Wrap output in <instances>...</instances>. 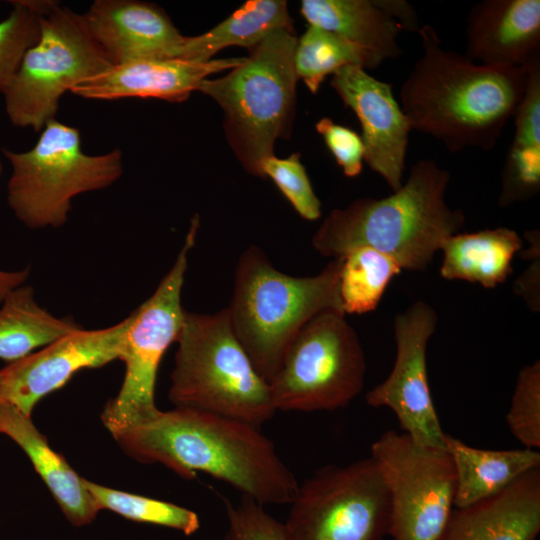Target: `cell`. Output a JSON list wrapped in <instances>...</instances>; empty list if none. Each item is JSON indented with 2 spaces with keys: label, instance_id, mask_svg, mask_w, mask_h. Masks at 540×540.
I'll list each match as a JSON object with an SVG mask.
<instances>
[{
  "label": "cell",
  "instance_id": "obj_1",
  "mask_svg": "<svg viewBox=\"0 0 540 540\" xmlns=\"http://www.w3.org/2000/svg\"><path fill=\"white\" fill-rule=\"evenodd\" d=\"M115 440L140 462L163 464L187 479L209 474L261 505L291 504L299 487L259 427L222 415L159 411Z\"/></svg>",
  "mask_w": 540,
  "mask_h": 540
},
{
  "label": "cell",
  "instance_id": "obj_2",
  "mask_svg": "<svg viewBox=\"0 0 540 540\" xmlns=\"http://www.w3.org/2000/svg\"><path fill=\"white\" fill-rule=\"evenodd\" d=\"M417 32L423 52L400 91L411 128L451 152L492 149L524 96L526 66L475 64L445 50L432 26L425 24Z\"/></svg>",
  "mask_w": 540,
  "mask_h": 540
},
{
  "label": "cell",
  "instance_id": "obj_3",
  "mask_svg": "<svg viewBox=\"0 0 540 540\" xmlns=\"http://www.w3.org/2000/svg\"><path fill=\"white\" fill-rule=\"evenodd\" d=\"M449 182V171L433 159H421L392 194L359 198L332 210L313 235L312 246L332 258L370 247L390 256L402 270L423 271L443 242L465 224L464 213L446 202Z\"/></svg>",
  "mask_w": 540,
  "mask_h": 540
},
{
  "label": "cell",
  "instance_id": "obj_4",
  "mask_svg": "<svg viewBox=\"0 0 540 540\" xmlns=\"http://www.w3.org/2000/svg\"><path fill=\"white\" fill-rule=\"evenodd\" d=\"M341 265L342 257L333 258L319 274L296 277L277 270L255 245L240 256L227 310L238 341L268 384L308 321L324 310L343 312Z\"/></svg>",
  "mask_w": 540,
  "mask_h": 540
},
{
  "label": "cell",
  "instance_id": "obj_5",
  "mask_svg": "<svg viewBox=\"0 0 540 540\" xmlns=\"http://www.w3.org/2000/svg\"><path fill=\"white\" fill-rule=\"evenodd\" d=\"M294 28L267 35L224 77L204 79L198 90L224 113L227 140L245 170L258 177L262 162L274 156L278 138H288L295 112Z\"/></svg>",
  "mask_w": 540,
  "mask_h": 540
},
{
  "label": "cell",
  "instance_id": "obj_6",
  "mask_svg": "<svg viewBox=\"0 0 540 540\" xmlns=\"http://www.w3.org/2000/svg\"><path fill=\"white\" fill-rule=\"evenodd\" d=\"M169 399L187 408L241 420L256 427L276 412L269 384L238 341L227 308L185 313L177 337Z\"/></svg>",
  "mask_w": 540,
  "mask_h": 540
},
{
  "label": "cell",
  "instance_id": "obj_7",
  "mask_svg": "<svg viewBox=\"0 0 540 540\" xmlns=\"http://www.w3.org/2000/svg\"><path fill=\"white\" fill-rule=\"evenodd\" d=\"M2 153L12 168L8 205L32 229L63 225L75 196L107 188L123 172L119 148L88 155L81 149L79 130L56 119L44 126L28 151L3 148Z\"/></svg>",
  "mask_w": 540,
  "mask_h": 540
},
{
  "label": "cell",
  "instance_id": "obj_8",
  "mask_svg": "<svg viewBox=\"0 0 540 540\" xmlns=\"http://www.w3.org/2000/svg\"><path fill=\"white\" fill-rule=\"evenodd\" d=\"M112 66L83 14L42 1L39 39L2 93L6 114L14 126L41 132L65 92Z\"/></svg>",
  "mask_w": 540,
  "mask_h": 540
},
{
  "label": "cell",
  "instance_id": "obj_9",
  "mask_svg": "<svg viewBox=\"0 0 540 540\" xmlns=\"http://www.w3.org/2000/svg\"><path fill=\"white\" fill-rule=\"evenodd\" d=\"M364 352L345 313L324 310L308 321L289 346L270 382L275 410L332 411L363 389Z\"/></svg>",
  "mask_w": 540,
  "mask_h": 540
},
{
  "label": "cell",
  "instance_id": "obj_10",
  "mask_svg": "<svg viewBox=\"0 0 540 540\" xmlns=\"http://www.w3.org/2000/svg\"><path fill=\"white\" fill-rule=\"evenodd\" d=\"M199 226V215L195 214L174 265L152 296L129 315L119 358L126 366L124 380L117 396L107 402L101 413V420L114 439L160 411L154 401L157 372L184 322L186 311L181 304V292L188 254Z\"/></svg>",
  "mask_w": 540,
  "mask_h": 540
},
{
  "label": "cell",
  "instance_id": "obj_11",
  "mask_svg": "<svg viewBox=\"0 0 540 540\" xmlns=\"http://www.w3.org/2000/svg\"><path fill=\"white\" fill-rule=\"evenodd\" d=\"M284 524L291 540H385L390 498L373 459L317 470L299 485Z\"/></svg>",
  "mask_w": 540,
  "mask_h": 540
},
{
  "label": "cell",
  "instance_id": "obj_12",
  "mask_svg": "<svg viewBox=\"0 0 540 540\" xmlns=\"http://www.w3.org/2000/svg\"><path fill=\"white\" fill-rule=\"evenodd\" d=\"M387 486L393 540H441L453 511L456 471L446 449L388 430L371 446Z\"/></svg>",
  "mask_w": 540,
  "mask_h": 540
},
{
  "label": "cell",
  "instance_id": "obj_13",
  "mask_svg": "<svg viewBox=\"0 0 540 540\" xmlns=\"http://www.w3.org/2000/svg\"><path fill=\"white\" fill-rule=\"evenodd\" d=\"M437 321L436 311L424 301L414 302L395 316V363L389 376L366 394V403L392 410L403 433L416 443L446 449L447 434L433 404L426 363Z\"/></svg>",
  "mask_w": 540,
  "mask_h": 540
},
{
  "label": "cell",
  "instance_id": "obj_14",
  "mask_svg": "<svg viewBox=\"0 0 540 540\" xmlns=\"http://www.w3.org/2000/svg\"><path fill=\"white\" fill-rule=\"evenodd\" d=\"M128 324L129 316L104 329L79 328L44 349L11 362L0 370V404L31 417L35 405L77 371L119 359Z\"/></svg>",
  "mask_w": 540,
  "mask_h": 540
},
{
  "label": "cell",
  "instance_id": "obj_15",
  "mask_svg": "<svg viewBox=\"0 0 540 540\" xmlns=\"http://www.w3.org/2000/svg\"><path fill=\"white\" fill-rule=\"evenodd\" d=\"M330 84L361 124L364 161L392 191H397L403 184L412 128L394 97L392 85L372 77L359 66L338 69Z\"/></svg>",
  "mask_w": 540,
  "mask_h": 540
},
{
  "label": "cell",
  "instance_id": "obj_16",
  "mask_svg": "<svg viewBox=\"0 0 540 540\" xmlns=\"http://www.w3.org/2000/svg\"><path fill=\"white\" fill-rule=\"evenodd\" d=\"M83 17L114 65L176 59L185 37L157 5L136 0H96Z\"/></svg>",
  "mask_w": 540,
  "mask_h": 540
},
{
  "label": "cell",
  "instance_id": "obj_17",
  "mask_svg": "<svg viewBox=\"0 0 540 540\" xmlns=\"http://www.w3.org/2000/svg\"><path fill=\"white\" fill-rule=\"evenodd\" d=\"M245 57L190 62L179 59H143L112 66L85 80L70 92L86 99L116 100L126 97L186 100L208 75L233 69Z\"/></svg>",
  "mask_w": 540,
  "mask_h": 540
},
{
  "label": "cell",
  "instance_id": "obj_18",
  "mask_svg": "<svg viewBox=\"0 0 540 540\" xmlns=\"http://www.w3.org/2000/svg\"><path fill=\"white\" fill-rule=\"evenodd\" d=\"M467 56L482 65L522 67L540 57V1L484 0L467 19Z\"/></svg>",
  "mask_w": 540,
  "mask_h": 540
},
{
  "label": "cell",
  "instance_id": "obj_19",
  "mask_svg": "<svg viewBox=\"0 0 540 540\" xmlns=\"http://www.w3.org/2000/svg\"><path fill=\"white\" fill-rule=\"evenodd\" d=\"M540 468L486 499L452 511L441 540H537Z\"/></svg>",
  "mask_w": 540,
  "mask_h": 540
},
{
  "label": "cell",
  "instance_id": "obj_20",
  "mask_svg": "<svg viewBox=\"0 0 540 540\" xmlns=\"http://www.w3.org/2000/svg\"><path fill=\"white\" fill-rule=\"evenodd\" d=\"M0 433L10 437L24 450L73 525L82 526L94 520L100 509L86 489L83 478L49 446L31 417L10 405L0 404Z\"/></svg>",
  "mask_w": 540,
  "mask_h": 540
},
{
  "label": "cell",
  "instance_id": "obj_21",
  "mask_svg": "<svg viewBox=\"0 0 540 540\" xmlns=\"http://www.w3.org/2000/svg\"><path fill=\"white\" fill-rule=\"evenodd\" d=\"M446 450L456 471V508L495 495L526 472L540 468V453L534 449H480L447 434Z\"/></svg>",
  "mask_w": 540,
  "mask_h": 540
},
{
  "label": "cell",
  "instance_id": "obj_22",
  "mask_svg": "<svg viewBox=\"0 0 540 540\" xmlns=\"http://www.w3.org/2000/svg\"><path fill=\"white\" fill-rule=\"evenodd\" d=\"M522 245L518 233L507 227L456 233L441 246L440 275L494 288L512 273L513 257Z\"/></svg>",
  "mask_w": 540,
  "mask_h": 540
},
{
  "label": "cell",
  "instance_id": "obj_23",
  "mask_svg": "<svg viewBox=\"0 0 540 540\" xmlns=\"http://www.w3.org/2000/svg\"><path fill=\"white\" fill-rule=\"evenodd\" d=\"M527 68L524 96L514 114L515 133L502 171L500 206L534 197L540 189V57Z\"/></svg>",
  "mask_w": 540,
  "mask_h": 540
},
{
  "label": "cell",
  "instance_id": "obj_24",
  "mask_svg": "<svg viewBox=\"0 0 540 540\" xmlns=\"http://www.w3.org/2000/svg\"><path fill=\"white\" fill-rule=\"evenodd\" d=\"M300 13L309 25L371 49L384 60L402 54L397 43L402 28L380 0H303Z\"/></svg>",
  "mask_w": 540,
  "mask_h": 540
},
{
  "label": "cell",
  "instance_id": "obj_25",
  "mask_svg": "<svg viewBox=\"0 0 540 540\" xmlns=\"http://www.w3.org/2000/svg\"><path fill=\"white\" fill-rule=\"evenodd\" d=\"M284 28H293L286 1L250 0L209 31L186 36L176 59L202 63L229 46L251 50L267 35Z\"/></svg>",
  "mask_w": 540,
  "mask_h": 540
},
{
  "label": "cell",
  "instance_id": "obj_26",
  "mask_svg": "<svg viewBox=\"0 0 540 540\" xmlns=\"http://www.w3.org/2000/svg\"><path fill=\"white\" fill-rule=\"evenodd\" d=\"M0 309V358L14 362L79 328L69 318L49 314L34 299L30 286L13 289Z\"/></svg>",
  "mask_w": 540,
  "mask_h": 540
},
{
  "label": "cell",
  "instance_id": "obj_27",
  "mask_svg": "<svg viewBox=\"0 0 540 540\" xmlns=\"http://www.w3.org/2000/svg\"><path fill=\"white\" fill-rule=\"evenodd\" d=\"M384 59L371 49L358 45L343 36L309 25L298 38L294 64L311 93H316L325 77L345 66L375 69Z\"/></svg>",
  "mask_w": 540,
  "mask_h": 540
},
{
  "label": "cell",
  "instance_id": "obj_28",
  "mask_svg": "<svg viewBox=\"0 0 540 540\" xmlns=\"http://www.w3.org/2000/svg\"><path fill=\"white\" fill-rule=\"evenodd\" d=\"M402 271L390 256L359 247L342 256L339 295L343 312L364 314L377 308L391 279Z\"/></svg>",
  "mask_w": 540,
  "mask_h": 540
},
{
  "label": "cell",
  "instance_id": "obj_29",
  "mask_svg": "<svg viewBox=\"0 0 540 540\" xmlns=\"http://www.w3.org/2000/svg\"><path fill=\"white\" fill-rule=\"evenodd\" d=\"M84 485L99 509L111 510L126 519L165 526L191 535L200 528L198 515L182 506L111 489L87 479Z\"/></svg>",
  "mask_w": 540,
  "mask_h": 540
},
{
  "label": "cell",
  "instance_id": "obj_30",
  "mask_svg": "<svg viewBox=\"0 0 540 540\" xmlns=\"http://www.w3.org/2000/svg\"><path fill=\"white\" fill-rule=\"evenodd\" d=\"M13 9L0 21V93L16 74L28 49L40 36L42 1H12Z\"/></svg>",
  "mask_w": 540,
  "mask_h": 540
},
{
  "label": "cell",
  "instance_id": "obj_31",
  "mask_svg": "<svg viewBox=\"0 0 540 540\" xmlns=\"http://www.w3.org/2000/svg\"><path fill=\"white\" fill-rule=\"evenodd\" d=\"M506 422L527 449L540 447V362L524 366L516 381Z\"/></svg>",
  "mask_w": 540,
  "mask_h": 540
},
{
  "label": "cell",
  "instance_id": "obj_32",
  "mask_svg": "<svg viewBox=\"0 0 540 540\" xmlns=\"http://www.w3.org/2000/svg\"><path fill=\"white\" fill-rule=\"evenodd\" d=\"M261 175L273 180L302 218L314 221L321 216V202L314 193L298 153L285 159L275 155L266 158L261 164Z\"/></svg>",
  "mask_w": 540,
  "mask_h": 540
},
{
  "label": "cell",
  "instance_id": "obj_33",
  "mask_svg": "<svg viewBox=\"0 0 540 540\" xmlns=\"http://www.w3.org/2000/svg\"><path fill=\"white\" fill-rule=\"evenodd\" d=\"M225 506L228 525L224 540H291L285 524L255 500L242 496L240 503L226 500Z\"/></svg>",
  "mask_w": 540,
  "mask_h": 540
},
{
  "label": "cell",
  "instance_id": "obj_34",
  "mask_svg": "<svg viewBox=\"0 0 540 540\" xmlns=\"http://www.w3.org/2000/svg\"><path fill=\"white\" fill-rule=\"evenodd\" d=\"M315 128L337 164L347 177L358 176L363 169L365 146L361 136L354 130L333 122L330 118L320 119Z\"/></svg>",
  "mask_w": 540,
  "mask_h": 540
},
{
  "label": "cell",
  "instance_id": "obj_35",
  "mask_svg": "<svg viewBox=\"0 0 540 540\" xmlns=\"http://www.w3.org/2000/svg\"><path fill=\"white\" fill-rule=\"evenodd\" d=\"M539 256L516 281L515 288L532 310H539Z\"/></svg>",
  "mask_w": 540,
  "mask_h": 540
},
{
  "label": "cell",
  "instance_id": "obj_36",
  "mask_svg": "<svg viewBox=\"0 0 540 540\" xmlns=\"http://www.w3.org/2000/svg\"><path fill=\"white\" fill-rule=\"evenodd\" d=\"M380 4L399 23L402 30L418 31L419 24L416 12L408 2L403 0H380Z\"/></svg>",
  "mask_w": 540,
  "mask_h": 540
},
{
  "label": "cell",
  "instance_id": "obj_37",
  "mask_svg": "<svg viewBox=\"0 0 540 540\" xmlns=\"http://www.w3.org/2000/svg\"><path fill=\"white\" fill-rule=\"evenodd\" d=\"M2 162L0 159V174L2 172ZM29 270L22 271H2L0 270V303L13 289L21 286L28 278Z\"/></svg>",
  "mask_w": 540,
  "mask_h": 540
}]
</instances>
